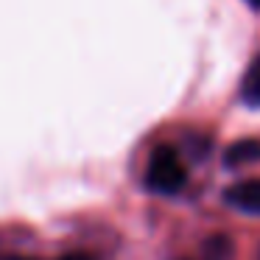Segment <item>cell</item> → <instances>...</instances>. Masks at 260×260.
Returning <instances> with one entry per match:
<instances>
[{
	"instance_id": "obj_1",
	"label": "cell",
	"mask_w": 260,
	"mask_h": 260,
	"mask_svg": "<svg viewBox=\"0 0 260 260\" xmlns=\"http://www.w3.org/2000/svg\"><path fill=\"white\" fill-rule=\"evenodd\" d=\"M187 174L185 165H182L179 154L174 151L171 146H159L151 151L146 165V185L148 190L159 193V196H174L176 190H182Z\"/></svg>"
},
{
	"instance_id": "obj_5",
	"label": "cell",
	"mask_w": 260,
	"mask_h": 260,
	"mask_svg": "<svg viewBox=\"0 0 260 260\" xmlns=\"http://www.w3.org/2000/svg\"><path fill=\"white\" fill-rule=\"evenodd\" d=\"M62 260H92L90 254H81V252H76V254H64Z\"/></svg>"
},
{
	"instance_id": "obj_3",
	"label": "cell",
	"mask_w": 260,
	"mask_h": 260,
	"mask_svg": "<svg viewBox=\"0 0 260 260\" xmlns=\"http://www.w3.org/2000/svg\"><path fill=\"white\" fill-rule=\"evenodd\" d=\"M224 162L230 165V168H243V165L260 162V140L246 137V140L232 143V146L226 148V154H224Z\"/></svg>"
},
{
	"instance_id": "obj_2",
	"label": "cell",
	"mask_w": 260,
	"mask_h": 260,
	"mask_svg": "<svg viewBox=\"0 0 260 260\" xmlns=\"http://www.w3.org/2000/svg\"><path fill=\"white\" fill-rule=\"evenodd\" d=\"M226 204L249 215H260V179H243L238 185L226 187Z\"/></svg>"
},
{
	"instance_id": "obj_7",
	"label": "cell",
	"mask_w": 260,
	"mask_h": 260,
	"mask_svg": "<svg viewBox=\"0 0 260 260\" xmlns=\"http://www.w3.org/2000/svg\"><path fill=\"white\" fill-rule=\"evenodd\" d=\"M249 3H252V6H257V9H260V0H249Z\"/></svg>"
},
{
	"instance_id": "obj_6",
	"label": "cell",
	"mask_w": 260,
	"mask_h": 260,
	"mask_svg": "<svg viewBox=\"0 0 260 260\" xmlns=\"http://www.w3.org/2000/svg\"><path fill=\"white\" fill-rule=\"evenodd\" d=\"M3 260H31V257H3Z\"/></svg>"
},
{
	"instance_id": "obj_4",
	"label": "cell",
	"mask_w": 260,
	"mask_h": 260,
	"mask_svg": "<svg viewBox=\"0 0 260 260\" xmlns=\"http://www.w3.org/2000/svg\"><path fill=\"white\" fill-rule=\"evenodd\" d=\"M241 95L249 107H260V56L252 62L246 79H243V87H241Z\"/></svg>"
}]
</instances>
